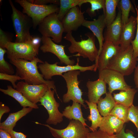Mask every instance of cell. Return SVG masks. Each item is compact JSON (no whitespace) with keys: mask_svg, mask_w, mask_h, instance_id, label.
Instances as JSON below:
<instances>
[{"mask_svg":"<svg viewBox=\"0 0 138 138\" xmlns=\"http://www.w3.org/2000/svg\"><path fill=\"white\" fill-rule=\"evenodd\" d=\"M137 60L133 56V50L131 44L126 49L121 50L110 61L107 68L116 71L123 76L131 74L135 70Z\"/></svg>","mask_w":138,"mask_h":138,"instance_id":"cell-4","label":"cell"},{"mask_svg":"<svg viewBox=\"0 0 138 138\" xmlns=\"http://www.w3.org/2000/svg\"><path fill=\"white\" fill-rule=\"evenodd\" d=\"M137 91L135 89L131 88L126 90L121 91L119 93H114L113 97L116 103L129 108L133 104Z\"/></svg>","mask_w":138,"mask_h":138,"instance_id":"cell-25","label":"cell"},{"mask_svg":"<svg viewBox=\"0 0 138 138\" xmlns=\"http://www.w3.org/2000/svg\"><path fill=\"white\" fill-rule=\"evenodd\" d=\"M55 91L48 88L45 95L40 99V105L43 106L47 110L49 117L46 121L48 124L54 125L60 123L63 121V116L59 110L60 103L54 97Z\"/></svg>","mask_w":138,"mask_h":138,"instance_id":"cell-11","label":"cell"},{"mask_svg":"<svg viewBox=\"0 0 138 138\" xmlns=\"http://www.w3.org/2000/svg\"><path fill=\"white\" fill-rule=\"evenodd\" d=\"M0 138H13L7 132L0 129Z\"/></svg>","mask_w":138,"mask_h":138,"instance_id":"cell-44","label":"cell"},{"mask_svg":"<svg viewBox=\"0 0 138 138\" xmlns=\"http://www.w3.org/2000/svg\"><path fill=\"white\" fill-rule=\"evenodd\" d=\"M42 45L40 46V50L44 53L50 52L55 55L59 60L61 63L67 65H73L75 61L71 60V56H67L65 53V46L58 45L55 43L49 37L42 36L41 38Z\"/></svg>","mask_w":138,"mask_h":138,"instance_id":"cell-14","label":"cell"},{"mask_svg":"<svg viewBox=\"0 0 138 138\" xmlns=\"http://www.w3.org/2000/svg\"><path fill=\"white\" fill-rule=\"evenodd\" d=\"M10 110L9 107L5 105L2 102H0V121L4 114L9 112Z\"/></svg>","mask_w":138,"mask_h":138,"instance_id":"cell-41","label":"cell"},{"mask_svg":"<svg viewBox=\"0 0 138 138\" xmlns=\"http://www.w3.org/2000/svg\"><path fill=\"white\" fill-rule=\"evenodd\" d=\"M82 26L90 30L97 38L99 44L98 56L102 49L103 42L104 41L103 31L104 28L106 27V25L104 14L103 13L99 15L97 19L93 21H88L85 19Z\"/></svg>","mask_w":138,"mask_h":138,"instance_id":"cell-18","label":"cell"},{"mask_svg":"<svg viewBox=\"0 0 138 138\" xmlns=\"http://www.w3.org/2000/svg\"><path fill=\"white\" fill-rule=\"evenodd\" d=\"M128 119L135 125L138 133V106L133 104L129 108Z\"/></svg>","mask_w":138,"mask_h":138,"instance_id":"cell-34","label":"cell"},{"mask_svg":"<svg viewBox=\"0 0 138 138\" xmlns=\"http://www.w3.org/2000/svg\"><path fill=\"white\" fill-rule=\"evenodd\" d=\"M6 132H8L13 138H26L27 137L26 135L22 132H17L13 130Z\"/></svg>","mask_w":138,"mask_h":138,"instance_id":"cell-42","label":"cell"},{"mask_svg":"<svg viewBox=\"0 0 138 138\" xmlns=\"http://www.w3.org/2000/svg\"><path fill=\"white\" fill-rule=\"evenodd\" d=\"M9 62L16 67V75L20 76L21 80H24L25 82L30 85H47L48 88L55 91L58 98L60 100L57 93L54 81L45 80L43 75L40 73L38 70L37 64L38 63H44L42 60L37 57L31 61L18 59L9 60Z\"/></svg>","mask_w":138,"mask_h":138,"instance_id":"cell-1","label":"cell"},{"mask_svg":"<svg viewBox=\"0 0 138 138\" xmlns=\"http://www.w3.org/2000/svg\"><path fill=\"white\" fill-rule=\"evenodd\" d=\"M38 26V30L42 36L51 37L53 41L57 43L61 42L64 30L57 13H53L46 16Z\"/></svg>","mask_w":138,"mask_h":138,"instance_id":"cell-8","label":"cell"},{"mask_svg":"<svg viewBox=\"0 0 138 138\" xmlns=\"http://www.w3.org/2000/svg\"><path fill=\"white\" fill-rule=\"evenodd\" d=\"M99 72V78L108 84L109 92L111 93L115 90L125 91L131 88L126 82L124 76L116 71L106 68Z\"/></svg>","mask_w":138,"mask_h":138,"instance_id":"cell-12","label":"cell"},{"mask_svg":"<svg viewBox=\"0 0 138 138\" xmlns=\"http://www.w3.org/2000/svg\"><path fill=\"white\" fill-rule=\"evenodd\" d=\"M87 138H116L115 134L110 135L98 130L89 132Z\"/></svg>","mask_w":138,"mask_h":138,"instance_id":"cell-37","label":"cell"},{"mask_svg":"<svg viewBox=\"0 0 138 138\" xmlns=\"http://www.w3.org/2000/svg\"><path fill=\"white\" fill-rule=\"evenodd\" d=\"M85 12H82L77 6L70 9L65 14L62 21L64 32L67 33L76 30L85 20Z\"/></svg>","mask_w":138,"mask_h":138,"instance_id":"cell-15","label":"cell"},{"mask_svg":"<svg viewBox=\"0 0 138 138\" xmlns=\"http://www.w3.org/2000/svg\"><path fill=\"white\" fill-rule=\"evenodd\" d=\"M48 87L45 84L35 85L29 84L25 82H19L16 84V90L21 93L29 101L36 104L45 94Z\"/></svg>","mask_w":138,"mask_h":138,"instance_id":"cell-13","label":"cell"},{"mask_svg":"<svg viewBox=\"0 0 138 138\" xmlns=\"http://www.w3.org/2000/svg\"><path fill=\"white\" fill-rule=\"evenodd\" d=\"M9 1L12 10L11 18L16 34L15 42L32 41L33 37L30 32V28L33 26L32 19L17 9L11 0Z\"/></svg>","mask_w":138,"mask_h":138,"instance_id":"cell-3","label":"cell"},{"mask_svg":"<svg viewBox=\"0 0 138 138\" xmlns=\"http://www.w3.org/2000/svg\"><path fill=\"white\" fill-rule=\"evenodd\" d=\"M134 133L129 129L125 131V126L119 133L116 134V138H136L134 136Z\"/></svg>","mask_w":138,"mask_h":138,"instance_id":"cell-39","label":"cell"},{"mask_svg":"<svg viewBox=\"0 0 138 138\" xmlns=\"http://www.w3.org/2000/svg\"><path fill=\"white\" fill-rule=\"evenodd\" d=\"M106 94L104 98H100L97 103L98 110L103 117L109 115L116 103L111 93L108 92Z\"/></svg>","mask_w":138,"mask_h":138,"instance_id":"cell-26","label":"cell"},{"mask_svg":"<svg viewBox=\"0 0 138 138\" xmlns=\"http://www.w3.org/2000/svg\"><path fill=\"white\" fill-rule=\"evenodd\" d=\"M22 8V12L32 19L33 28L35 29L46 16L51 14L58 13L59 7L57 5H40L31 3L26 0H15Z\"/></svg>","mask_w":138,"mask_h":138,"instance_id":"cell-5","label":"cell"},{"mask_svg":"<svg viewBox=\"0 0 138 138\" xmlns=\"http://www.w3.org/2000/svg\"><path fill=\"white\" fill-rule=\"evenodd\" d=\"M137 13V30L136 36L135 39L131 42L133 50L134 57L138 61V12L135 8Z\"/></svg>","mask_w":138,"mask_h":138,"instance_id":"cell-36","label":"cell"},{"mask_svg":"<svg viewBox=\"0 0 138 138\" xmlns=\"http://www.w3.org/2000/svg\"><path fill=\"white\" fill-rule=\"evenodd\" d=\"M125 123L116 117L111 115L102 117L99 130L110 135L119 133Z\"/></svg>","mask_w":138,"mask_h":138,"instance_id":"cell-21","label":"cell"},{"mask_svg":"<svg viewBox=\"0 0 138 138\" xmlns=\"http://www.w3.org/2000/svg\"><path fill=\"white\" fill-rule=\"evenodd\" d=\"M134 80L138 92V62L137 66H136L134 70Z\"/></svg>","mask_w":138,"mask_h":138,"instance_id":"cell-43","label":"cell"},{"mask_svg":"<svg viewBox=\"0 0 138 138\" xmlns=\"http://www.w3.org/2000/svg\"><path fill=\"white\" fill-rule=\"evenodd\" d=\"M135 8L137 10L138 12V5L136 7H135Z\"/></svg>","mask_w":138,"mask_h":138,"instance_id":"cell-45","label":"cell"},{"mask_svg":"<svg viewBox=\"0 0 138 138\" xmlns=\"http://www.w3.org/2000/svg\"><path fill=\"white\" fill-rule=\"evenodd\" d=\"M40 44L32 41L25 42H9L6 44L7 58L9 60L22 59L31 61L37 57Z\"/></svg>","mask_w":138,"mask_h":138,"instance_id":"cell-6","label":"cell"},{"mask_svg":"<svg viewBox=\"0 0 138 138\" xmlns=\"http://www.w3.org/2000/svg\"><path fill=\"white\" fill-rule=\"evenodd\" d=\"M129 108L116 103L109 115L114 116L124 123H128L129 121L128 119Z\"/></svg>","mask_w":138,"mask_h":138,"instance_id":"cell-32","label":"cell"},{"mask_svg":"<svg viewBox=\"0 0 138 138\" xmlns=\"http://www.w3.org/2000/svg\"><path fill=\"white\" fill-rule=\"evenodd\" d=\"M33 109L30 107L23 108L18 111L10 113L5 120L2 122H0V129L6 131L13 130L17 122L30 112Z\"/></svg>","mask_w":138,"mask_h":138,"instance_id":"cell-22","label":"cell"},{"mask_svg":"<svg viewBox=\"0 0 138 138\" xmlns=\"http://www.w3.org/2000/svg\"><path fill=\"white\" fill-rule=\"evenodd\" d=\"M85 35L88 37L87 39H82L80 41H76L71 32L67 33L63 38L71 43L68 48L69 52L71 53H77L73 56L88 58L91 61H95L96 63L98 58V50L95 44V36L93 33L89 32L85 33Z\"/></svg>","mask_w":138,"mask_h":138,"instance_id":"cell-2","label":"cell"},{"mask_svg":"<svg viewBox=\"0 0 138 138\" xmlns=\"http://www.w3.org/2000/svg\"><path fill=\"white\" fill-rule=\"evenodd\" d=\"M0 79L10 81L13 85L14 88L15 89L16 87V82L18 80H21V78L20 76L16 75H11L0 73Z\"/></svg>","mask_w":138,"mask_h":138,"instance_id":"cell-35","label":"cell"},{"mask_svg":"<svg viewBox=\"0 0 138 138\" xmlns=\"http://www.w3.org/2000/svg\"><path fill=\"white\" fill-rule=\"evenodd\" d=\"M89 3L91 7L88 8L86 12L91 17H93L96 16V10L102 9L104 15L105 13V0H82L79 3V6L80 8L83 4Z\"/></svg>","mask_w":138,"mask_h":138,"instance_id":"cell-30","label":"cell"},{"mask_svg":"<svg viewBox=\"0 0 138 138\" xmlns=\"http://www.w3.org/2000/svg\"><path fill=\"white\" fill-rule=\"evenodd\" d=\"M85 101L88 105L90 111V114L88 117L87 119L89 121H91V124L89 129L92 132H94L99 127L102 117L99 113L97 104L89 102L87 100Z\"/></svg>","mask_w":138,"mask_h":138,"instance_id":"cell-27","label":"cell"},{"mask_svg":"<svg viewBox=\"0 0 138 138\" xmlns=\"http://www.w3.org/2000/svg\"><path fill=\"white\" fill-rule=\"evenodd\" d=\"M81 107L80 103L73 102L72 106L68 105L65 108L62 113L64 117L69 120H79L85 126H87L85 122L87 120L83 117Z\"/></svg>","mask_w":138,"mask_h":138,"instance_id":"cell-23","label":"cell"},{"mask_svg":"<svg viewBox=\"0 0 138 138\" xmlns=\"http://www.w3.org/2000/svg\"><path fill=\"white\" fill-rule=\"evenodd\" d=\"M35 123L47 127L52 135L55 138H87L89 132V129L78 120H71L67 126L62 129L54 128L48 124L37 122Z\"/></svg>","mask_w":138,"mask_h":138,"instance_id":"cell-9","label":"cell"},{"mask_svg":"<svg viewBox=\"0 0 138 138\" xmlns=\"http://www.w3.org/2000/svg\"><path fill=\"white\" fill-rule=\"evenodd\" d=\"M7 50L0 48V73L13 75L14 70L12 65L6 61L4 58V55Z\"/></svg>","mask_w":138,"mask_h":138,"instance_id":"cell-33","label":"cell"},{"mask_svg":"<svg viewBox=\"0 0 138 138\" xmlns=\"http://www.w3.org/2000/svg\"><path fill=\"white\" fill-rule=\"evenodd\" d=\"M7 87V89L0 88V91L14 98L23 108L28 107L34 109L39 108L37 105L33 104L29 101L21 93L13 88L11 86L8 85Z\"/></svg>","mask_w":138,"mask_h":138,"instance_id":"cell-24","label":"cell"},{"mask_svg":"<svg viewBox=\"0 0 138 138\" xmlns=\"http://www.w3.org/2000/svg\"><path fill=\"white\" fill-rule=\"evenodd\" d=\"M82 0H60V7L57 16L62 21L64 17L70 9L75 6H79Z\"/></svg>","mask_w":138,"mask_h":138,"instance_id":"cell-31","label":"cell"},{"mask_svg":"<svg viewBox=\"0 0 138 138\" xmlns=\"http://www.w3.org/2000/svg\"><path fill=\"white\" fill-rule=\"evenodd\" d=\"M120 45H116L112 43L105 41L101 51L98 56L94 71L98 69L99 72L107 68L110 60L121 50Z\"/></svg>","mask_w":138,"mask_h":138,"instance_id":"cell-16","label":"cell"},{"mask_svg":"<svg viewBox=\"0 0 138 138\" xmlns=\"http://www.w3.org/2000/svg\"><path fill=\"white\" fill-rule=\"evenodd\" d=\"M121 16V11L119 9L114 20L110 25L106 27L103 34L105 41L110 42L115 45H120L123 25Z\"/></svg>","mask_w":138,"mask_h":138,"instance_id":"cell-17","label":"cell"},{"mask_svg":"<svg viewBox=\"0 0 138 138\" xmlns=\"http://www.w3.org/2000/svg\"><path fill=\"white\" fill-rule=\"evenodd\" d=\"M137 24L136 18L131 16L128 22L123 25L120 41L121 50L126 49L131 44L134 38Z\"/></svg>","mask_w":138,"mask_h":138,"instance_id":"cell-20","label":"cell"},{"mask_svg":"<svg viewBox=\"0 0 138 138\" xmlns=\"http://www.w3.org/2000/svg\"><path fill=\"white\" fill-rule=\"evenodd\" d=\"M12 38L11 36L3 30L0 29V48L6 49L5 46L8 42H12Z\"/></svg>","mask_w":138,"mask_h":138,"instance_id":"cell-38","label":"cell"},{"mask_svg":"<svg viewBox=\"0 0 138 138\" xmlns=\"http://www.w3.org/2000/svg\"><path fill=\"white\" fill-rule=\"evenodd\" d=\"M119 0H105V20L106 27L110 25L115 19L116 9Z\"/></svg>","mask_w":138,"mask_h":138,"instance_id":"cell-28","label":"cell"},{"mask_svg":"<svg viewBox=\"0 0 138 138\" xmlns=\"http://www.w3.org/2000/svg\"><path fill=\"white\" fill-rule=\"evenodd\" d=\"M121 11V18L122 23L124 25L129 22L130 11L135 13V9L129 0H120L117 6Z\"/></svg>","mask_w":138,"mask_h":138,"instance_id":"cell-29","label":"cell"},{"mask_svg":"<svg viewBox=\"0 0 138 138\" xmlns=\"http://www.w3.org/2000/svg\"><path fill=\"white\" fill-rule=\"evenodd\" d=\"M106 84L102 79L99 78L94 81L88 80L86 85L88 89V101L97 103L101 96L107 93Z\"/></svg>","mask_w":138,"mask_h":138,"instance_id":"cell-19","label":"cell"},{"mask_svg":"<svg viewBox=\"0 0 138 138\" xmlns=\"http://www.w3.org/2000/svg\"><path fill=\"white\" fill-rule=\"evenodd\" d=\"M77 62L73 65H67L60 66L57 65L58 62L53 64H50L45 61L43 63H40L38 66V68L46 80H49L52 78V77L55 75L62 76L63 73L73 70H79L81 72H84L87 71H94L96 67L95 64L87 66H83L79 64V58L77 59Z\"/></svg>","mask_w":138,"mask_h":138,"instance_id":"cell-10","label":"cell"},{"mask_svg":"<svg viewBox=\"0 0 138 138\" xmlns=\"http://www.w3.org/2000/svg\"><path fill=\"white\" fill-rule=\"evenodd\" d=\"M80 72L79 70H72L64 73L62 76L65 81L67 88V92L63 95L62 100L65 103L72 100L86 108V105L84 104L85 100L82 97L83 92L79 87L80 81L78 80V76Z\"/></svg>","mask_w":138,"mask_h":138,"instance_id":"cell-7","label":"cell"},{"mask_svg":"<svg viewBox=\"0 0 138 138\" xmlns=\"http://www.w3.org/2000/svg\"><path fill=\"white\" fill-rule=\"evenodd\" d=\"M29 2L40 5H46L50 3L56 5H60V0H28Z\"/></svg>","mask_w":138,"mask_h":138,"instance_id":"cell-40","label":"cell"}]
</instances>
